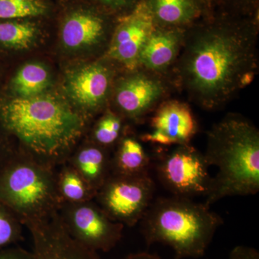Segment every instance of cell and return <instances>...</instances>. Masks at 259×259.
I'll use <instances>...</instances> for the list:
<instances>
[{
    "label": "cell",
    "mask_w": 259,
    "mask_h": 259,
    "mask_svg": "<svg viewBox=\"0 0 259 259\" xmlns=\"http://www.w3.org/2000/svg\"><path fill=\"white\" fill-rule=\"evenodd\" d=\"M255 57L253 38L228 29H210L189 40L181 75L199 105L212 110L250 82Z\"/></svg>",
    "instance_id": "obj_1"
},
{
    "label": "cell",
    "mask_w": 259,
    "mask_h": 259,
    "mask_svg": "<svg viewBox=\"0 0 259 259\" xmlns=\"http://www.w3.org/2000/svg\"><path fill=\"white\" fill-rule=\"evenodd\" d=\"M89 119L60 97L41 94L0 102V127L17 150L47 166L67 161L86 132Z\"/></svg>",
    "instance_id": "obj_2"
},
{
    "label": "cell",
    "mask_w": 259,
    "mask_h": 259,
    "mask_svg": "<svg viewBox=\"0 0 259 259\" xmlns=\"http://www.w3.org/2000/svg\"><path fill=\"white\" fill-rule=\"evenodd\" d=\"M218 167L204 203L210 207L227 197L254 195L259 191V133L249 121L230 115L208 133L204 154Z\"/></svg>",
    "instance_id": "obj_3"
},
{
    "label": "cell",
    "mask_w": 259,
    "mask_h": 259,
    "mask_svg": "<svg viewBox=\"0 0 259 259\" xmlns=\"http://www.w3.org/2000/svg\"><path fill=\"white\" fill-rule=\"evenodd\" d=\"M139 223L148 245L169 246L176 259L198 258L205 254L223 220L204 202L172 195L153 201Z\"/></svg>",
    "instance_id": "obj_4"
},
{
    "label": "cell",
    "mask_w": 259,
    "mask_h": 259,
    "mask_svg": "<svg viewBox=\"0 0 259 259\" xmlns=\"http://www.w3.org/2000/svg\"><path fill=\"white\" fill-rule=\"evenodd\" d=\"M56 168L17 151L0 169V203L23 225L57 212Z\"/></svg>",
    "instance_id": "obj_5"
},
{
    "label": "cell",
    "mask_w": 259,
    "mask_h": 259,
    "mask_svg": "<svg viewBox=\"0 0 259 259\" xmlns=\"http://www.w3.org/2000/svg\"><path fill=\"white\" fill-rule=\"evenodd\" d=\"M155 192L156 186L149 174L134 177L111 175L97 190L94 200L112 221L134 227L152 204Z\"/></svg>",
    "instance_id": "obj_6"
},
{
    "label": "cell",
    "mask_w": 259,
    "mask_h": 259,
    "mask_svg": "<svg viewBox=\"0 0 259 259\" xmlns=\"http://www.w3.org/2000/svg\"><path fill=\"white\" fill-rule=\"evenodd\" d=\"M204 154L190 144L176 146L163 155L156 164L158 180L172 195L207 197L212 190L213 177Z\"/></svg>",
    "instance_id": "obj_7"
},
{
    "label": "cell",
    "mask_w": 259,
    "mask_h": 259,
    "mask_svg": "<svg viewBox=\"0 0 259 259\" xmlns=\"http://www.w3.org/2000/svg\"><path fill=\"white\" fill-rule=\"evenodd\" d=\"M58 213L69 236L97 253L110 251L122 239L125 226L110 219L94 199L61 204Z\"/></svg>",
    "instance_id": "obj_8"
},
{
    "label": "cell",
    "mask_w": 259,
    "mask_h": 259,
    "mask_svg": "<svg viewBox=\"0 0 259 259\" xmlns=\"http://www.w3.org/2000/svg\"><path fill=\"white\" fill-rule=\"evenodd\" d=\"M35 259H101L98 253L80 244L65 229L59 213L25 223Z\"/></svg>",
    "instance_id": "obj_9"
},
{
    "label": "cell",
    "mask_w": 259,
    "mask_h": 259,
    "mask_svg": "<svg viewBox=\"0 0 259 259\" xmlns=\"http://www.w3.org/2000/svg\"><path fill=\"white\" fill-rule=\"evenodd\" d=\"M154 17L148 3H139L116 27L107 55L129 70L139 66L141 51L155 30Z\"/></svg>",
    "instance_id": "obj_10"
},
{
    "label": "cell",
    "mask_w": 259,
    "mask_h": 259,
    "mask_svg": "<svg viewBox=\"0 0 259 259\" xmlns=\"http://www.w3.org/2000/svg\"><path fill=\"white\" fill-rule=\"evenodd\" d=\"M151 126L153 131L144 135L141 139L167 146L190 144L197 130L190 107L177 100L160 105L151 118Z\"/></svg>",
    "instance_id": "obj_11"
},
{
    "label": "cell",
    "mask_w": 259,
    "mask_h": 259,
    "mask_svg": "<svg viewBox=\"0 0 259 259\" xmlns=\"http://www.w3.org/2000/svg\"><path fill=\"white\" fill-rule=\"evenodd\" d=\"M110 83L108 69L103 65L93 64L70 72L65 88L78 111L89 119L103 107Z\"/></svg>",
    "instance_id": "obj_12"
},
{
    "label": "cell",
    "mask_w": 259,
    "mask_h": 259,
    "mask_svg": "<svg viewBox=\"0 0 259 259\" xmlns=\"http://www.w3.org/2000/svg\"><path fill=\"white\" fill-rule=\"evenodd\" d=\"M163 93L161 82L136 74L122 80L116 91L115 102L124 117L139 121L148 113Z\"/></svg>",
    "instance_id": "obj_13"
},
{
    "label": "cell",
    "mask_w": 259,
    "mask_h": 259,
    "mask_svg": "<svg viewBox=\"0 0 259 259\" xmlns=\"http://www.w3.org/2000/svg\"><path fill=\"white\" fill-rule=\"evenodd\" d=\"M103 19L92 10L77 8L65 16L61 25V41L71 51L81 50L97 45L105 33Z\"/></svg>",
    "instance_id": "obj_14"
},
{
    "label": "cell",
    "mask_w": 259,
    "mask_h": 259,
    "mask_svg": "<svg viewBox=\"0 0 259 259\" xmlns=\"http://www.w3.org/2000/svg\"><path fill=\"white\" fill-rule=\"evenodd\" d=\"M111 160L112 151L89 141L77 145L66 162L97 192L112 175Z\"/></svg>",
    "instance_id": "obj_15"
},
{
    "label": "cell",
    "mask_w": 259,
    "mask_h": 259,
    "mask_svg": "<svg viewBox=\"0 0 259 259\" xmlns=\"http://www.w3.org/2000/svg\"><path fill=\"white\" fill-rule=\"evenodd\" d=\"M151 158L139 140L122 136L112 152V175L141 176L149 174Z\"/></svg>",
    "instance_id": "obj_16"
},
{
    "label": "cell",
    "mask_w": 259,
    "mask_h": 259,
    "mask_svg": "<svg viewBox=\"0 0 259 259\" xmlns=\"http://www.w3.org/2000/svg\"><path fill=\"white\" fill-rule=\"evenodd\" d=\"M182 38L175 31H153L139 58V65L154 71H163L175 60Z\"/></svg>",
    "instance_id": "obj_17"
},
{
    "label": "cell",
    "mask_w": 259,
    "mask_h": 259,
    "mask_svg": "<svg viewBox=\"0 0 259 259\" xmlns=\"http://www.w3.org/2000/svg\"><path fill=\"white\" fill-rule=\"evenodd\" d=\"M56 183L61 204L93 200L97 192L67 162L56 168Z\"/></svg>",
    "instance_id": "obj_18"
},
{
    "label": "cell",
    "mask_w": 259,
    "mask_h": 259,
    "mask_svg": "<svg viewBox=\"0 0 259 259\" xmlns=\"http://www.w3.org/2000/svg\"><path fill=\"white\" fill-rule=\"evenodd\" d=\"M36 24L28 18L0 20V45L24 50L33 45L38 36Z\"/></svg>",
    "instance_id": "obj_19"
},
{
    "label": "cell",
    "mask_w": 259,
    "mask_h": 259,
    "mask_svg": "<svg viewBox=\"0 0 259 259\" xmlns=\"http://www.w3.org/2000/svg\"><path fill=\"white\" fill-rule=\"evenodd\" d=\"M50 81L45 66L37 63L24 65L16 73L11 87L18 97H31L44 94Z\"/></svg>",
    "instance_id": "obj_20"
},
{
    "label": "cell",
    "mask_w": 259,
    "mask_h": 259,
    "mask_svg": "<svg viewBox=\"0 0 259 259\" xmlns=\"http://www.w3.org/2000/svg\"><path fill=\"white\" fill-rule=\"evenodd\" d=\"M148 5L154 18L168 25L188 23L197 13L193 0H151Z\"/></svg>",
    "instance_id": "obj_21"
},
{
    "label": "cell",
    "mask_w": 259,
    "mask_h": 259,
    "mask_svg": "<svg viewBox=\"0 0 259 259\" xmlns=\"http://www.w3.org/2000/svg\"><path fill=\"white\" fill-rule=\"evenodd\" d=\"M122 117L107 111L94 126L90 141L112 151L122 137Z\"/></svg>",
    "instance_id": "obj_22"
},
{
    "label": "cell",
    "mask_w": 259,
    "mask_h": 259,
    "mask_svg": "<svg viewBox=\"0 0 259 259\" xmlns=\"http://www.w3.org/2000/svg\"><path fill=\"white\" fill-rule=\"evenodd\" d=\"M47 10L42 0H0V20L35 18Z\"/></svg>",
    "instance_id": "obj_23"
},
{
    "label": "cell",
    "mask_w": 259,
    "mask_h": 259,
    "mask_svg": "<svg viewBox=\"0 0 259 259\" xmlns=\"http://www.w3.org/2000/svg\"><path fill=\"white\" fill-rule=\"evenodd\" d=\"M24 225L18 216L0 203V250L13 246L23 240Z\"/></svg>",
    "instance_id": "obj_24"
},
{
    "label": "cell",
    "mask_w": 259,
    "mask_h": 259,
    "mask_svg": "<svg viewBox=\"0 0 259 259\" xmlns=\"http://www.w3.org/2000/svg\"><path fill=\"white\" fill-rule=\"evenodd\" d=\"M0 259H35L32 252L22 248L13 245L0 250Z\"/></svg>",
    "instance_id": "obj_25"
},
{
    "label": "cell",
    "mask_w": 259,
    "mask_h": 259,
    "mask_svg": "<svg viewBox=\"0 0 259 259\" xmlns=\"http://www.w3.org/2000/svg\"><path fill=\"white\" fill-rule=\"evenodd\" d=\"M228 259H259V253L253 247L237 245L230 252Z\"/></svg>",
    "instance_id": "obj_26"
},
{
    "label": "cell",
    "mask_w": 259,
    "mask_h": 259,
    "mask_svg": "<svg viewBox=\"0 0 259 259\" xmlns=\"http://www.w3.org/2000/svg\"><path fill=\"white\" fill-rule=\"evenodd\" d=\"M18 151L8 144L3 136H0V169Z\"/></svg>",
    "instance_id": "obj_27"
},
{
    "label": "cell",
    "mask_w": 259,
    "mask_h": 259,
    "mask_svg": "<svg viewBox=\"0 0 259 259\" xmlns=\"http://www.w3.org/2000/svg\"><path fill=\"white\" fill-rule=\"evenodd\" d=\"M98 3L111 8H120L128 4L132 0H96Z\"/></svg>",
    "instance_id": "obj_28"
},
{
    "label": "cell",
    "mask_w": 259,
    "mask_h": 259,
    "mask_svg": "<svg viewBox=\"0 0 259 259\" xmlns=\"http://www.w3.org/2000/svg\"><path fill=\"white\" fill-rule=\"evenodd\" d=\"M124 259H162L161 257L148 252H139V253H131L127 255Z\"/></svg>",
    "instance_id": "obj_29"
}]
</instances>
